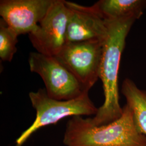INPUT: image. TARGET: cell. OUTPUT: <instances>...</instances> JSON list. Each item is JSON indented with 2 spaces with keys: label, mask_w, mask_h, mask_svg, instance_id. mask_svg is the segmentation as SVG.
Here are the masks:
<instances>
[{
  "label": "cell",
  "mask_w": 146,
  "mask_h": 146,
  "mask_svg": "<svg viewBox=\"0 0 146 146\" xmlns=\"http://www.w3.org/2000/svg\"><path fill=\"white\" fill-rule=\"evenodd\" d=\"M104 41L67 42L55 56L88 91L100 78Z\"/></svg>",
  "instance_id": "obj_5"
},
{
  "label": "cell",
  "mask_w": 146,
  "mask_h": 146,
  "mask_svg": "<svg viewBox=\"0 0 146 146\" xmlns=\"http://www.w3.org/2000/svg\"><path fill=\"white\" fill-rule=\"evenodd\" d=\"M121 92L131 110L137 130L146 136V90L139 88L132 80L126 78L122 85Z\"/></svg>",
  "instance_id": "obj_10"
},
{
  "label": "cell",
  "mask_w": 146,
  "mask_h": 146,
  "mask_svg": "<svg viewBox=\"0 0 146 146\" xmlns=\"http://www.w3.org/2000/svg\"><path fill=\"white\" fill-rule=\"evenodd\" d=\"M63 142L66 146H145L146 136L137 130L126 104L120 118L106 125L95 126L89 118L73 116L67 123Z\"/></svg>",
  "instance_id": "obj_2"
},
{
  "label": "cell",
  "mask_w": 146,
  "mask_h": 146,
  "mask_svg": "<svg viewBox=\"0 0 146 146\" xmlns=\"http://www.w3.org/2000/svg\"><path fill=\"white\" fill-rule=\"evenodd\" d=\"M145 146H146V145H145Z\"/></svg>",
  "instance_id": "obj_12"
},
{
  "label": "cell",
  "mask_w": 146,
  "mask_h": 146,
  "mask_svg": "<svg viewBox=\"0 0 146 146\" xmlns=\"http://www.w3.org/2000/svg\"><path fill=\"white\" fill-rule=\"evenodd\" d=\"M18 35L7 25L3 19L0 20V58L3 61L11 62L17 52Z\"/></svg>",
  "instance_id": "obj_11"
},
{
  "label": "cell",
  "mask_w": 146,
  "mask_h": 146,
  "mask_svg": "<svg viewBox=\"0 0 146 146\" xmlns=\"http://www.w3.org/2000/svg\"><path fill=\"white\" fill-rule=\"evenodd\" d=\"M28 63L31 72L38 74L42 78L47 94L52 99L70 100L89 93L55 56L31 52Z\"/></svg>",
  "instance_id": "obj_4"
},
{
  "label": "cell",
  "mask_w": 146,
  "mask_h": 146,
  "mask_svg": "<svg viewBox=\"0 0 146 146\" xmlns=\"http://www.w3.org/2000/svg\"><path fill=\"white\" fill-rule=\"evenodd\" d=\"M55 0H1L0 15L20 35L36 29Z\"/></svg>",
  "instance_id": "obj_7"
},
{
  "label": "cell",
  "mask_w": 146,
  "mask_h": 146,
  "mask_svg": "<svg viewBox=\"0 0 146 146\" xmlns=\"http://www.w3.org/2000/svg\"><path fill=\"white\" fill-rule=\"evenodd\" d=\"M135 20L132 18L106 20L108 35L104 42L100 70V78L104 91V103L98 108L93 118H89L95 126L109 124L122 115L123 108L119 102L118 87L120 60L126 37Z\"/></svg>",
  "instance_id": "obj_1"
},
{
  "label": "cell",
  "mask_w": 146,
  "mask_h": 146,
  "mask_svg": "<svg viewBox=\"0 0 146 146\" xmlns=\"http://www.w3.org/2000/svg\"><path fill=\"white\" fill-rule=\"evenodd\" d=\"M32 106L36 110V118L16 142L15 146L22 145L36 131L44 126L55 124L68 116L96 115L98 108L86 93L75 99L58 100L50 98L46 89H39L29 94Z\"/></svg>",
  "instance_id": "obj_3"
},
{
  "label": "cell",
  "mask_w": 146,
  "mask_h": 146,
  "mask_svg": "<svg viewBox=\"0 0 146 146\" xmlns=\"http://www.w3.org/2000/svg\"><path fill=\"white\" fill-rule=\"evenodd\" d=\"M66 3L69 9L67 43L104 41L108 35L107 23L94 6Z\"/></svg>",
  "instance_id": "obj_8"
},
{
  "label": "cell",
  "mask_w": 146,
  "mask_h": 146,
  "mask_svg": "<svg viewBox=\"0 0 146 146\" xmlns=\"http://www.w3.org/2000/svg\"><path fill=\"white\" fill-rule=\"evenodd\" d=\"M69 9L66 1L55 0L29 38L37 52L55 56L67 43Z\"/></svg>",
  "instance_id": "obj_6"
},
{
  "label": "cell",
  "mask_w": 146,
  "mask_h": 146,
  "mask_svg": "<svg viewBox=\"0 0 146 146\" xmlns=\"http://www.w3.org/2000/svg\"><path fill=\"white\" fill-rule=\"evenodd\" d=\"M93 6L105 20H136L146 9V0H100Z\"/></svg>",
  "instance_id": "obj_9"
}]
</instances>
